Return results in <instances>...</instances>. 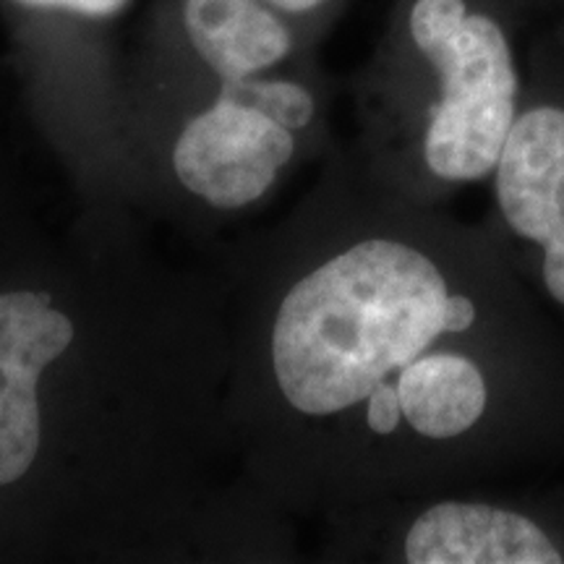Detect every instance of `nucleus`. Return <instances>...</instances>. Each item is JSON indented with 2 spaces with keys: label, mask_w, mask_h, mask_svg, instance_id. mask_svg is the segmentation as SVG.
<instances>
[{
  "label": "nucleus",
  "mask_w": 564,
  "mask_h": 564,
  "mask_svg": "<svg viewBox=\"0 0 564 564\" xmlns=\"http://www.w3.org/2000/svg\"><path fill=\"white\" fill-rule=\"evenodd\" d=\"M270 403L371 505L564 455V324L494 232L356 173L267 308Z\"/></svg>",
  "instance_id": "nucleus-1"
},
{
  "label": "nucleus",
  "mask_w": 564,
  "mask_h": 564,
  "mask_svg": "<svg viewBox=\"0 0 564 564\" xmlns=\"http://www.w3.org/2000/svg\"><path fill=\"white\" fill-rule=\"evenodd\" d=\"M531 34L525 0H400L364 171L426 207L489 181L523 105Z\"/></svg>",
  "instance_id": "nucleus-2"
},
{
  "label": "nucleus",
  "mask_w": 564,
  "mask_h": 564,
  "mask_svg": "<svg viewBox=\"0 0 564 564\" xmlns=\"http://www.w3.org/2000/svg\"><path fill=\"white\" fill-rule=\"evenodd\" d=\"M489 183L486 228L564 324V21L531 34L523 105Z\"/></svg>",
  "instance_id": "nucleus-3"
},
{
  "label": "nucleus",
  "mask_w": 564,
  "mask_h": 564,
  "mask_svg": "<svg viewBox=\"0 0 564 564\" xmlns=\"http://www.w3.org/2000/svg\"><path fill=\"white\" fill-rule=\"evenodd\" d=\"M299 133L259 108L220 95L173 141L175 181L209 207L232 212L264 199L295 158Z\"/></svg>",
  "instance_id": "nucleus-4"
},
{
  "label": "nucleus",
  "mask_w": 564,
  "mask_h": 564,
  "mask_svg": "<svg viewBox=\"0 0 564 564\" xmlns=\"http://www.w3.org/2000/svg\"><path fill=\"white\" fill-rule=\"evenodd\" d=\"M79 316L51 291L0 293V489L19 484L42 449L40 382L79 345Z\"/></svg>",
  "instance_id": "nucleus-5"
},
{
  "label": "nucleus",
  "mask_w": 564,
  "mask_h": 564,
  "mask_svg": "<svg viewBox=\"0 0 564 564\" xmlns=\"http://www.w3.org/2000/svg\"><path fill=\"white\" fill-rule=\"evenodd\" d=\"M394 560L411 564H564L556 512L512 499L440 497L400 531Z\"/></svg>",
  "instance_id": "nucleus-6"
},
{
  "label": "nucleus",
  "mask_w": 564,
  "mask_h": 564,
  "mask_svg": "<svg viewBox=\"0 0 564 564\" xmlns=\"http://www.w3.org/2000/svg\"><path fill=\"white\" fill-rule=\"evenodd\" d=\"M188 45L217 82L262 76L293 51L285 19L264 0H183Z\"/></svg>",
  "instance_id": "nucleus-7"
},
{
  "label": "nucleus",
  "mask_w": 564,
  "mask_h": 564,
  "mask_svg": "<svg viewBox=\"0 0 564 564\" xmlns=\"http://www.w3.org/2000/svg\"><path fill=\"white\" fill-rule=\"evenodd\" d=\"M220 95L259 108L267 116L278 118L282 126L295 133L308 131L316 121V97L306 84L280 76H251L243 82L220 84Z\"/></svg>",
  "instance_id": "nucleus-8"
},
{
  "label": "nucleus",
  "mask_w": 564,
  "mask_h": 564,
  "mask_svg": "<svg viewBox=\"0 0 564 564\" xmlns=\"http://www.w3.org/2000/svg\"><path fill=\"white\" fill-rule=\"evenodd\" d=\"M17 3L42 11H66L84 19H110L118 17L129 0H17Z\"/></svg>",
  "instance_id": "nucleus-9"
},
{
  "label": "nucleus",
  "mask_w": 564,
  "mask_h": 564,
  "mask_svg": "<svg viewBox=\"0 0 564 564\" xmlns=\"http://www.w3.org/2000/svg\"><path fill=\"white\" fill-rule=\"evenodd\" d=\"M274 11H280L282 17H308V13L322 11L324 6H329L333 0H264Z\"/></svg>",
  "instance_id": "nucleus-10"
},
{
  "label": "nucleus",
  "mask_w": 564,
  "mask_h": 564,
  "mask_svg": "<svg viewBox=\"0 0 564 564\" xmlns=\"http://www.w3.org/2000/svg\"><path fill=\"white\" fill-rule=\"evenodd\" d=\"M560 3H562V6H564V0H560Z\"/></svg>",
  "instance_id": "nucleus-11"
},
{
  "label": "nucleus",
  "mask_w": 564,
  "mask_h": 564,
  "mask_svg": "<svg viewBox=\"0 0 564 564\" xmlns=\"http://www.w3.org/2000/svg\"><path fill=\"white\" fill-rule=\"evenodd\" d=\"M556 3H560V0H556Z\"/></svg>",
  "instance_id": "nucleus-12"
}]
</instances>
